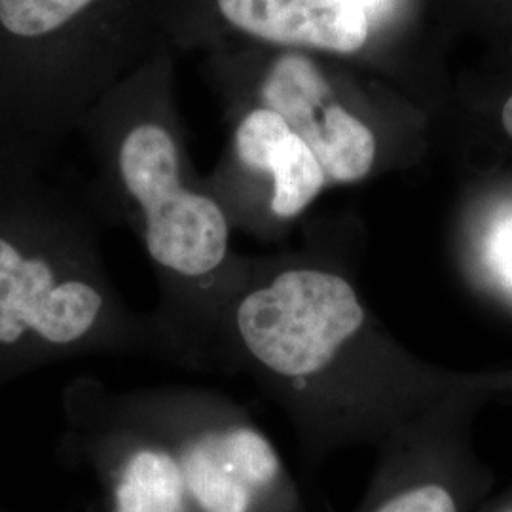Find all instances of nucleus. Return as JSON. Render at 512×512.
<instances>
[{
	"instance_id": "1",
	"label": "nucleus",
	"mask_w": 512,
	"mask_h": 512,
	"mask_svg": "<svg viewBox=\"0 0 512 512\" xmlns=\"http://www.w3.org/2000/svg\"><path fill=\"white\" fill-rule=\"evenodd\" d=\"M92 152L93 205L126 224L158 283L152 321L169 363L209 368L220 302L239 255L232 224L194 167L175 95V52L158 44L82 118Z\"/></svg>"
},
{
	"instance_id": "2",
	"label": "nucleus",
	"mask_w": 512,
	"mask_h": 512,
	"mask_svg": "<svg viewBox=\"0 0 512 512\" xmlns=\"http://www.w3.org/2000/svg\"><path fill=\"white\" fill-rule=\"evenodd\" d=\"M31 165L0 160V387L88 355L169 363L152 315L131 310L112 283L92 213Z\"/></svg>"
},
{
	"instance_id": "3",
	"label": "nucleus",
	"mask_w": 512,
	"mask_h": 512,
	"mask_svg": "<svg viewBox=\"0 0 512 512\" xmlns=\"http://www.w3.org/2000/svg\"><path fill=\"white\" fill-rule=\"evenodd\" d=\"M366 311L349 277L308 260L239 255L209 344V370L245 374L296 408L334 404L363 340ZM310 416V418H311Z\"/></svg>"
},
{
	"instance_id": "4",
	"label": "nucleus",
	"mask_w": 512,
	"mask_h": 512,
	"mask_svg": "<svg viewBox=\"0 0 512 512\" xmlns=\"http://www.w3.org/2000/svg\"><path fill=\"white\" fill-rule=\"evenodd\" d=\"M156 8L158 0H0V110L35 158L160 44Z\"/></svg>"
},
{
	"instance_id": "5",
	"label": "nucleus",
	"mask_w": 512,
	"mask_h": 512,
	"mask_svg": "<svg viewBox=\"0 0 512 512\" xmlns=\"http://www.w3.org/2000/svg\"><path fill=\"white\" fill-rule=\"evenodd\" d=\"M116 393L164 442L198 512H294L281 456L234 399L188 385Z\"/></svg>"
},
{
	"instance_id": "6",
	"label": "nucleus",
	"mask_w": 512,
	"mask_h": 512,
	"mask_svg": "<svg viewBox=\"0 0 512 512\" xmlns=\"http://www.w3.org/2000/svg\"><path fill=\"white\" fill-rule=\"evenodd\" d=\"M205 76L222 103H255L277 112L311 148L329 183L363 181L376 164L374 131L306 52L220 48L205 54Z\"/></svg>"
},
{
	"instance_id": "7",
	"label": "nucleus",
	"mask_w": 512,
	"mask_h": 512,
	"mask_svg": "<svg viewBox=\"0 0 512 512\" xmlns=\"http://www.w3.org/2000/svg\"><path fill=\"white\" fill-rule=\"evenodd\" d=\"M67 456L84 465L101 494V512H198L164 442L129 416L118 393L93 376L65 385Z\"/></svg>"
},
{
	"instance_id": "8",
	"label": "nucleus",
	"mask_w": 512,
	"mask_h": 512,
	"mask_svg": "<svg viewBox=\"0 0 512 512\" xmlns=\"http://www.w3.org/2000/svg\"><path fill=\"white\" fill-rule=\"evenodd\" d=\"M228 139L205 183L234 232L270 236L298 219L329 179L291 126L255 103H222Z\"/></svg>"
},
{
	"instance_id": "9",
	"label": "nucleus",
	"mask_w": 512,
	"mask_h": 512,
	"mask_svg": "<svg viewBox=\"0 0 512 512\" xmlns=\"http://www.w3.org/2000/svg\"><path fill=\"white\" fill-rule=\"evenodd\" d=\"M374 512H458V509L446 488L427 484L393 495Z\"/></svg>"
},
{
	"instance_id": "10",
	"label": "nucleus",
	"mask_w": 512,
	"mask_h": 512,
	"mask_svg": "<svg viewBox=\"0 0 512 512\" xmlns=\"http://www.w3.org/2000/svg\"><path fill=\"white\" fill-rule=\"evenodd\" d=\"M492 249H494L495 268L512 285V219L505 222L499 228V232L495 230Z\"/></svg>"
},
{
	"instance_id": "11",
	"label": "nucleus",
	"mask_w": 512,
	"mask_h": 512,
	"mask_svg": "<svg viewBox=\"0 0 512 512\" xmlns=\"http://www.w3.org/2000/svg\"><path fill=\"white\" fill-rule=\"evenodd\" d=\"M397 2L399 0H357V4L365 12L366 19H368L372 29H374V25L382 23V21L391 16V12L395 10Z\"/></svg>"
},
{
	"instance_id": "12",
	"label": "nucleus",
	"mask_w": 512,
	"mask_h": 512,
	"mask_svg": "<svg viewBox=\"0 0 512 512\" xmlns=\"http://www.w3.org/2000/svg\"><path fill=\"white\" fill-rule=\"evenodd\" d=\"M503 126H505L507 133L512 137V97L507 101V105L503 109Z\"/></svg>"
},
{
	"instance_id": "13",
	"label": "nucleus",
	"mask_w": 512,
	"mask_h": 512,
	"mask_svg": "<svg viewBox=\"0 0 512 512\" xmlns=\"http://www.w3.org/2000/svg\"><path fill=\"white\" fill-rule=\"evenodd\" d=\"M0 512H8V511H4V509H2V507H0Z\"/></svg>"
}]
</instances>
